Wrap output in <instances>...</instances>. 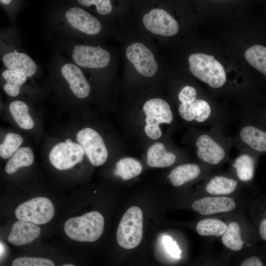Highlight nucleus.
Returning a JSON list of instances; mask_svg holds the SVG:
<instances>
[{
  "label": "nucleus",
  "instance_id": "nucleus-16",
  "mask_svg": "<svg viewBox=\"0 0 266 266\" xmlns=\"http://www.w3.org/2000/svg\"><path fill=\"white\" fill-rule=\"evenodd\" d=\"M197 155L202 161L212 165L220 163L225 157L223 148L209 135L203 134L197 139Z\"/></svg>",
  "mask_w": 266,
  "mask_h": 266
},
{
  "label": "nucleus",
  "instance_id": "nucleus-20",
  "mask_svg": "<svg viewBox=\"0 0 266 266\" xmlns=\"http://www.w3.org/2000/svg\"><path fill=\"white\" fill-rule=\"evenodd\" d=\"M241 140L251 148L259 152L266 151V133L254 127L243 128L240 133Z\"/></svg>",
  "mask_w": 266,
  "mask_h": 266
},
{
  "label": "nucleus",
  "instance_id": "nucleus-8",
  "mask_svg": "<svg viewBox=\"0 0 266 266\" xmlns=\"http://www.w3.org/2000/svg\"><path fill=\"white\" fill-rule=\"evenodd\" d=\"M84 154L79 144L60 142L51 150L49 158L51 164L61 170H67L81 161Z\"/></svg>",
  "mask_w": 266,
  "mask_h": 266
},
{
  "label": "nucleus",
  "instance_id": "nucleus-24",
  "mask_svg": "<svg viewBox=\"0 0 266 266\" xmlns=\"http://www.w3.org/2000/svg\"><path fill=\"white\" fill-rule=\"evenodd\" d=\"M142 166L139 162L132 158H124L116 164L114 174L128 180L138 176L141 172Z\"/></svg>",
  "mask_w": 266,
  "mask_h": 266
},
{
  "label": "nucleus",
  "instance_id": "nucleus-11",
  "mask_svg": "<svg viewBox=\"0 0 266 266\" xmlns=\"http://www.w3.org/2000/svg\"><path fill=\"white\" fill-rule=\"evenodd\" d=\"M72 58L78 66L91 68H103L110 61V54L106 50L88 45L75 46Z\"/></svg>",
  "mask_w": 266,
  "mask_h": 266
},
{
  "label": "nucleus",
  "instance_id": "nucleus-27",
  "mask_svg": "<svg viewBox=\"0 0 266 266\" xmlns=\"http://www.w3.org/2000/svg\"><path fill=\"white\" fill-rule=\"evenodd\" d=\"M227 228V224L220 220L206 218L198 222L196 230L202 236H219L223 234Z\"/></svg>",
  "mask_w": 266,
  "mask_h": 266
},
{
  "label": "nucleus",
  "instance_id": "nucleus-28",
  "mask_svg": "<svg viewBox=\"0 0 266 266\" xmlns=\"http://www.w3.org/2000/svg\"><path fill=\"white\" fill-rule=\"evenodd\" d=\"M247 61L255 68L266 74V48L260 45L250 47L244 54Z\"/></svg>",
  "mask_w": 266,
  "mask_h": 266
},
{
  "label": "nucleus",
  "instance_id": "nucleus-29",
  "mask_svg": "<svg viewBox=\"0 0 266 266\" xmlns=\"http://www.w3.org/2000/svg\"><path fill=\"white\" fill-rule=\"evenodd\" d=\"M233 166L236 169L238 177L241 181H248L253 178L255 161L250 156L247 154L240 155L236 158Z\"/></svg>",
  "mask_w": 266,
  "mask_h": 266
},
{
  "label": "nucleus",
  "instance_id": "nucleus-3",
  "mask_svg": "<svg viewBox=\"0 0 266 266\" xmlns=\"http://www.w3.org/2000/svg\"><path fill=\"white\" fill-rule=\"evenodd\" d=\"M143 233V215L140 208L133 206L123 215L117 231V240L119 245L131 249L140 243Z\"/></svg>",
  "mask_w": 266,
  "mask_h": 266
},
{
  "label": "nucleus",
  "instance_id": "nucleus-23",
  "mask_svg": "<svg viewBox=\"0 0 266 266\" xmlns=\"http://www.w3.org/2000/svg\"><path fill=\"white\" fill-rule=\"evenodd\" d=\"M9 111L18 125L22 129L30 130L34 126L33 121L29 113V108L23 101L15 100L9 105Z\"/></svg>",
  "mask_w": 266,
  "mask_h": 266
},
{
  "label": "nucleus",
  "instance_id": "nucleus-6",
  "mask_svg": "<svg viewBox=\"0 0 266 266\" xmlns=\"http://www.w3.org/2000/svg\"><path fill=\"white\" fill-rule=\"evenodd\" d=\"M196 97L195 88L189 86L183 87L178 94L181 102L179 112L181 117L187 121L195 120L202 122L209 117L211 108L207 101L197 99Z\"/></svg>",
  "mask_w": 266,
  "mask_h": 266
},
{
  "label": "nucleus",
  "instance_id": "nucleus-31",
  "mask_svg": "<svg viewBox=\"0 0 266 266\" xmlns=\"http://www.w3.org/2000/svg\"><path fill=\"white\" fill-rule=\"evenodd\" d=\"M13 266H54L50 260L42 258L20 257L15 259Z\"/></svg>",
  "mask_w": 266,
  "mask_h": 266
},
{
  "label": "nucleus",
  "instance_id": "nucleus-14",
  "mask_svg": "<svg viewBox=\"0 0 266 266\" xmlns=\"http://www.w3.org/2000/svg\"><path fill=\"white\" fill-rule=\"evenodd\" d=\"M61 72L76 97L83 99L89 96L90 85L78 66L72 64H66L62 67Z\"/></svg>",
  "mask_w": 266,
  "mask_h": 266
},
{
  "label": "nucleus",
  "instance_id": "nucleus-35",
  "mask_svg": "<svg viewBox=\"0 0 266 266\" xmlns=\"http://www.w3.org/2000/svg\"><path fill=\"white\" fill-rule=\"evenodd\" d=\"M260 234L262 238L266 240V219L263 220L260 225Z\"/></svg>",
  "mask_w": 266,
  "mask_h": 266
},
{
  "label": "nucleus",
  "instance_id": "nucleus-5",
  "mask_svg": "<svg viewBox=\"0 0 266 266\" xmlns=\"http://www.w3.org/2000/svg\"><path fill=\"white\" fill-rule=\"evenodd\" d=\"M55 213L52 201L45 197H36L19 205L15 211L19 220L43 225L50 222Z\"/></svg>",
  "mask_w": 266,
  "mask_h": 266
},
{
  "label": "nucleus",
  "instance_id": "nucleus-19",
  "mask_svg": "<svg viewBox=\"0 0 266 266\" xmlns=\"http://www.w3.org/2000/svg\"><path fill=\"white\" fill-rule=\"evenodd\" d=\"M201 172L200 167L195 164L180 165L173 169L168 177L171 184L179 187L197 178Z\"/></svg>",
  "mask_w": 266,
  "mask_h": 266
},
{
  "label": "nucleus",
  "instance_id": "nucleus-12",
  "mask_svg": "<svg viewBox=\"0 0 266 266\" xmlns=\"http://www.w3.org/2000/svg\"><path fill=\"white\" fill-rule=\"evenodd\" d=\"M68 23L74 28L87 34H98L101 30L100 22L94 16L79 7H72L65 14Z\"/></svg>",
  "mask_w": 266,
  "mask_h": 266
},
{
  "label": "nucleus",
  "instance_id": "nucleus-2",
  "mask_svg": "<svg viewBox=\"0 0 266 266\" xmlns=\"http://www.w3.org/2000/svg\"><path fill=\"white\" fill-rule=\"evenodd\" d=\"M188 63L192 73L211 87H221L226 82L225 69L214 57L203 53L193 54L189 57Z\"/></svg>",
  "mask_w": 266,
  "mask_h": 266
},
{
  "label": "nucleus",
  "instance_id": "nucleus-21",
  "mask_svg": "<svg viewBox=\"0 0 266 266\" xmlns=\"http://www.w3.org/2000/svg\"><path fill=\"white\" fill-rule=\"evenodd\" d=\"M33 161V153L30 147L18 148L7 162L5 167V171L8 174H13L20 167L31 166Z\"/></svg>",
  "mask_w": 266,
  "mask_h": 266
},
{
  "label": "nucleus",
  "instance_id": "nucleus-4",
  "mask_svg": "<svg viewBox=\"0 0 266 266\" xmlns=\"http://www.w3.org/2000/svg\"><path fill=\"white\" fill-rule=\"evenodd\" d=\"M146 115L145 132L150 138L157 139L162 136L159 124H170L173 120V114L168 103L159 99H151L147 100L143 106Z\"/></svg>",
  "mask_w": 266,
  "mask_h": 266
},
{
  "label": "nucleus",
  "instance_id": "nucleus-33",
  "mask_svg": "<svg viewBox=\"0 0 266 266\" xmlns=\"http://www.w3.org/2000/svg\"><path fill=\"white\" fill-rule=\"evenodd\" d=\"M162 243L166 252L172 257L179 259L181 258L182 251L176 241L173 240L169 235H165L162 238Z\"/></svg>",
  "mask_w": 266,
  "mask_h": 266
},
{
  "label": "nucleus",
  "instance_id": "nucleus-30",
  "mask_svg": "<svg viewBox=\"0 0 266 266\" xmlns=\"http://www.w3.org/2000/svg\"><path fill=\"white\" fill-rule=\"evenodd\" d=\"M23 141L20 135L14 133H7L3 143L0 144V157L6 159L11 157L18 149Z\"/></svg>",
  "mask_w": 266,
  "mask_h": 266
},
{
  "label": "nucleus",
  "instance_id": "nucleus-37",
  "mask_svg": "<svg viewBox=\"0 0 266 266\" xmlns=\"http://www.w3.org/2000/svg\"><path fill=\"white\" fill-rule=\"evenodd\" d=\"M65 142L66 143H69L72 142V141L70 139L67 138L65 140Z\"/></svg>",
  "mask_w": 266,
  "mask_h": 266
},
{
  "label": "nucleus",
  "instance_id": "nucleus-34",
  "mask_svg": "<svg viewBox=\"0 0 266 266\" xmlns=\"http://www.w3.org/2000/svg\"><path fill=\"white\" fill-rule=\"evenodd\" d=\"M263 265L260 259L256 256H252L246 259L241 264V266H262Z\"/></svg>",
  "mask_w": 266,
  "mask_h": 266
},
{
  "label": "nucleus",
  "instance_id": "nucleus-18",
  "mask_svg": "<svg viewBox=\"0 0 266 266\" xmlns=\"http://www.w3.org/2000/svg\"><path fill=\"white\" fill-rule=\"evenodd\" d=\"M176 156L167 152L163 144L156 142L147 151V164L153 167H166L172 165L176 161Z\"/></svg>",
  "mask_w": 266,
  "mask_h": 266
},
{
  "label": "nucleus",
  "instance_id": "nucleus-32",
  "mask_svg": "<svg viewBox=\"0 0 266 266\" xmlns=\"http://www.w3.org/2000/svg\"><path fill=\"white\" fill-rule=\"evenodd\" d=\"M81 5L89 6L94 4L97 12L100 15H105L109 14L112 9L110 0H77Z\"/></svg>",
  "mask_w": 266,
  "mask_h": 266
},
{
  "label": "nucleus",
  "instance_id": "nucleus-7",
  "mask_svg": "<svg viewBox=\"0 0 266 266\" xmlns=\"http://www.w3.org/2000/svg\"><path fill=\"white\" fill-rule=\"evenodd\" d=\"M76 140L93 165L100 166L106 162L107 149L102 137L95 130L82 129L77 133Z\"/></svg>",
  "mask_w": 266,
  "mask_h": 266
},
{
  "label": "nucleus",
  "instance_id": "nucleus-15",
  "mask_svg": "<svg viewBox=\"0 0 266 266\" xmlns=\"http://www.w3.org/2000/svg\"><path fill=\"white\" fill-rule=\"evenodd\" d=\"M40 232V228L36 224L20 220L13 224L8 241L15 246L26 245L36 239Z\"/></svg>",
  "mask_w": 266,
  "mask_h": 266
},
{
  "label": "nucleus",
  "instance_id": "nucleus-25",
  "mask_svg": "<svg viewBox=\"0 0 266 266\" xmlns=\"http://www.w3.org/2000/svg\"><path fill=\"white\" fill-rule=\"evenodd\" d=\"M2 76L7 81L3 86L5 92L10 97L18 96L21 86L27 79V75L21 71L8 69L3 71Z\"/></svg>",
  "mask_w": 266,
  "mask_h": 266
},
{
  "label": "nucleus",
  "instance_id": "nucleus-17",
  "mask_svg": "<svg viewBox=\"0 0 266 266\" xmlns=\"http://www.w3.org/2000/svg\"><path fill=\"white\" fill-rule=\"evenodd\" d=\"M2 61L7 68L21 71L28 77L32 76L36 70L37 66L28 55L16 50L4 55Z\"/></svg>",
  "mask_w": 266,
  "mask_h": 266
},
{
  "label": "nucleus",
  "instance_id": "nucleus-38",
  "mask_svg": "<svg viewBox=\"0 0 266 266\" xmlns=\"http://www.w3.org/2000/svg\"><path fill=\"white\" fill-rule=\"evenodd\" d=\"M73 265H64V266H73Z\"/></svg>",
  "mask_w": 266,
  "mask_h": 266
},
{
  "label": "nucleus",
  "instance_id": "nucleus-13",
  "mask_svg": "<svg viewBox=\"0 0 266 266\" xmlns=\"http://www.w3.org/2000/svg\"><path fill=\"white\" fill-rule=\"evenodd\" d=\"M236 206L233 199L225 197H208L195 200L192 205L193 209L203 215H209L227 212L233 210Z\"/></svg>",
  "mask_w": 266,
  "mask_h": 266
},
{
  "label": "nucleus",
  "instance_id": "nucleus-36",
  "mask_svg": "<svg viewBox=\"0 0 266 266\" xmlns=\"http://www.w3.org/2000/svg\"><path fill=\"white\" fill-rule=\"evenodd\" d=\"M3 250V247L1 243H0V255L2 254Z\"/></svg>",
  "mask_w": 266,
  "mask_h": 266
},
{
  "label": "nucleus",
  "instance_id": "nucleus-1",
  "mask_svg": "<svg viewBox=\"0 0 266 266\" xmlns=\"http://www.w3.org/2000/svg\"><path fill=\"white\" fill-rule=\"evenodd\" d=\"M104 219L99 212L92 211L67 220L64 225L66 235L71 239L82 242H94L102 234Z\"/></svg>",
  "mask_w": 266,
  "mask_h": 266
},
{
  "label": "nucleus",
  "instance_id": "nucleus-22",
  "mask_svg": "<svg viewBox=\"0 0 266 266\" xmlns=\"http://www.w3.org/2000/svg\"><path fill=\"white\" fill-rule=\"evenodd\" d=\"M237 182L234 179L222 176L213 177L205 187L206 191L211 195H226L234 191Z\"/></svg>",
  "mask_w": 266,
  "mask_h": 266
},
{
  "label": "nucleus",
  "instance_id": "nucleus-10",
  "mask_svg": "<svg viewBox=\"0 0 266 266\" xmlns=\"http://www.w3.org/2000/svg\"><path fill=\"white\" fill-rule=\"evenodd\" d=\"M126 55L136 70L145 77L153 76L158 70V64L152 52L144 44L133 43L126 48Z\"/></svg>",
  "mask_w": 266,
  "mask_h": 266
},
{
  "label": "nucleus",
  "instance_id": "nucleus-9",
  "mask_svg": "<svg viewBox=\"0 0 266 266\" xmlns=\"http://www.w3.org/2000/svg\"><path fill=\"white\" fill-rule=\"evenodd\" d=\"M146 29L151 33L163 36H173L177 33V22L166 11L160 8L152 9L142 18Z\"/></svg>",
  "mask_w": 266,
  "mask_h": 266
},
{
  "label": "nucleus",
  "instance_id": "nucleus-26",
  "mask_svg": "<svg viewBox=\"0 0 266 266\" xmlns=\"http://www.w3.org/2000/svg\"><path fill=\"white\" fill-rule=\"evenodd\" d=\"M222 235V242L227 248L233 251L242 249L244 242L241 239L240 227L237 222L230 223Z\"/></svg>",
  "mask_w": 266,
  "mask_h": 266
}]
</instances>
